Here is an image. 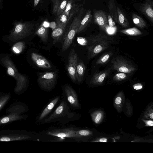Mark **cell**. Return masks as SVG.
Here are the masks:
<instances>
[{"mask_svg": "<svg viewBox=\"0 0 153 153\" xmlns=\"http://www.w3.org/2000/svg\"><path fill=\"white\" fill-rule=\"evenodd\" d=\"M59 97L58 96L51 101L44 109L39 117V120H41L47 116L52 110L58 102Z\"/></svg>", "mask_w": 153, "mask_h": 153, "instance_id": "obj_18", "label": "cell"}, {"mask_svg": "<svg viewBox=\"0 0 153 153\" xmlns=\"http://www.w3.org/2000/svg\"><path fill=\"white\" fill-rule=\"evenodd\" d=\"M83 4L82 3L78 4L76 3L75 0H69L65 9L62 13L70 20Z\"/></svg>", "mask_w": 153, "mask_h": 153, "instance_id": "obj_12", "label": "cell"}, {"mask_svg": "<svg viewBox=\"0 0 153 153\" xmlns=\"http://www.w3.org/2000/svg\"><path fill=\"white\" fill-rule=\"evenodd\" d=\"M1 61L7 69V74L13 76L16 81V91L19 92L22 90L26 86L27 79L25 77L18 72L8 56L3 57Z\"/></svg>", "mask_w": 153, "mask_h": 153, "instance_id": "obj_4", "label": "cell"}, {"mask_svg": "<svg viewBox=\"0 0 153 153\" xmlns=\"http://www.w3.org/2000/svg\"><path fill=\"white\" fill-rule=\"evenodd\" d=\"M25 47V44L24 42H19L16 43L12 47L13 51L16 53H21Z\"/></svg>", "mask_w": 153, "mask_h": 153, "instance_id": "obj_29", "label": "cell"}, {"mask_svg": "<svg viewBox=\"0 0 153 153\" xmlns=\"http://www.w3.org/2000/svg\"><path fill=\"white\" fill-rule=\"evenodd\" d=\"M107 17L109 26L111 27H115V23L111 15H108Z\"/></svg>", "mask_w": 153, "mask_h": 153, "instance_id": "obj_36", "label": "cell"}, {"mask_svg": "<svg viewBox=\"0 0 153 153\" xmlns=\"http://www.w3.org/2000/svg\"><path fill=\"white\" fill-rule=\"evenodd\" d=\"M85 70V67L84 63L82 61L77 63L76 66V72L78 82H81L83 80Z\"/></svg>", "mask_w": 153, "mask_h": 153, "instance_id": "obj_22", "label": "cell"}, {"mask_svg": "<svg viewBox=\"0 0 153 153\" xmlns=\"http://www.w3.org/2000/svg\"><path fill=\"white\" fill-rule=\"evenodd\" d=\"M0 1H1V0H0Z\"/></svg>", "mask_w": 153, "mask_h": 153, "instance_id": "obj_46", "label": "cell"}, {"mask_svg": "<svg viewBox=\"0 0 153 153\" xmlns=\"http://www.w3.org/2000/svg\"><path fill=\"white\" fill-rule=\"evenodd\" d=\"M10 98L8 95L4 96L0 98V109L3 106Z\"/></svg>", "mask_w": 153, "mask_h": 153, "instance_id": "obj_35", "label": "cell"}, {"mask_svg": "<svg viewBox=\"0 0 153 153\" xmlns=\"http://www.w3.org/2000/svg\"><path fill=\"white\" fill-rule=\"evenodd\" d=\"M118 24L124 28L128 27L129 23L125 15L118 7H117Z\"/></svg>", "mask_w": 153, "mask_h": 153, "instance_id": "obj_20", "label": "cell"}, {"mask_svg": "<svg viewBox=\"0 0 153 153\" xmlns=\"http://www.w3.org/2000/svg\"><path fill=\"white\" fill-rule=\"evenodd\" d=\"M62 0H51L53 4V13L56 14L58 5Z\"/></svg>", "mask_w": 153, "mask_h": 153, "instance_id": "obj_34", "label": "cell"}, {"mask_svg": "<svg viewBox=\"0 0 153 153\" xmlns=\"http://www.w3.org/2000/svg\"><path fill=\"white\" fill-rule=\"evenodd\" d=\"M23 117L17 113H13L0 119V125L19 120Z\"/></svg>", "mask_w": 153, "mask_h": 153, "instance_id": "obj_24", "label": "cell"}, {"mask_svg": "<svg viewBox=\"0 0 153 153\" xmlns=\"http://www.w3.org/2000/svg\"><path fill=\"white\" fill-rule=\"evenodd\" d=\"M64 90L67 100L70 105L75 108H79V104L78 97L74 90L69 85L66 86Z\"/></svg>", "mask_w": 153, "mask_h": 153, "instance_id": "obj_11", "label": "cell"}, {"mask_svg": "<svg viewBox=\"0 0 153 153\" xmlns=\"http://www.w3.org/2000/svg\"><path fill=\"white\" fill-rule=\"evenodd\" d=\"M120 32L126 35L131 36H137L142 34V32L136 27H133L120 30Z\"/></svg>", "mask_w": 153, "mask_h": 153, "instance_id": "obj_26", "label": "cell"}, {"mask_svg": "<svg viewBox=\"0 0 153 153\" xmlns=\"http://www.w3.org/2000/svg\"><path fill=\"white\" fill-rule=\"evenodd\" d=\"M93 16L91 10H87L81 20L77 34L83 31L92 21Z\"/></svg>", "mask_w": 153, "mask_h": 153, "instance_id": "obj_15", "label": "cell"}, {"mask_svg": "<svg viewBox=\"0 0 153 153\" xmlns=\"http://www.w3.org/2000/svg\"><path fill=\"white\" fill-rule=\"evenodd\" d=\"M132 16L133 22L136 26L141 28L146 27V22L141 17L135 13H133Z\"/></svg>", "mask_w": 153, "mask_h": 153, "instance_id": "obj_25", "label": "cell"}, {"mask_svg": "<svg viewBox=\"0 0 153 153\" xmlns=\"http://www.w3.org/2000/svg\"><path fill=\"white\" fill-rule=\"evenodd\" d=\"M111 52H107L102 55L97 61L96 64L97 65H102L107 63L112 54Z\"/></svg>", "mask_w": 153, "mask_h": 153, "instance_id": "obj_28", "label": "cell"}, {"mask_svg": "<svg viewBox=\"0 0 153 153\" xmlns=\"http://www.w3.org/2000/svg\"><path fill=\"white\" fill-rule=\"evenodd\" d=\"M113 69L119 72L131 74L136 70L131 63L121 57L114 58L111 61Z\"/></svg>", "mask_w": 153, "mask_h": 153, "instance_id": "obj_6", "label": "cell"}, {"mask_svg": "<svg viewBox=\"0 0 153 153\" xmlns=\"http://www.w3.org/2000/svg\"><path fill=\"white\" fill-rule=\"evenodd\" d=\"M133 87L134 89L136 90H139L142 88L143 85L140 83H137L134 84L133 86Z\"/></svg>", "mask_w": 153, "mask_h": 153, "instance_id": "obj_37", "label": "cell"}, {"mask_svg": "<svg viewBox=\"0 0 153 153\" xmlns=\"http://www.w3.org/2000/svg\"><path fill=\"white\" fill-rule=\"evenodd\" d=\"M74 114L70 112L69 108L66 102L63 101L54 111L44 121V123H50L59 121L68 118H71Z\"/></svg>", "mask_w": 153, "mask_h": 153, "instance_id": "obj_5", "label": "cell"}, {"mask_svg": "<svg viewBox=\"0 0 153 153\" xmlns=\"http://www.w3.org/2000/svg\"><path fill=\"white\" fill-rule=\"evenodd\" d=\"M85 13L83 4L74 15V17L64 39L62 50L65 52L71 45L74 38L77 33L81 22Z\"/></svg>", "mask_w": 153, "mask_h": 153, "instance_id": "obj_2", "label": "cell"}, {"mask_svg": "<svg viewBox=\"0 0 153 153\" xmlns=\"http://www.w3.org/2000/svg\"><path fill=\"white\" fill-rule=\"evenodd\" d=\"M36 34L39 37L42 41L45 43L47 42L48 38V29L41 24L38 28Z\"/></svg>", "mask_w": 153, "mask_h": 153, "instance_id": "obj_21", "label": "cell"}, {"mask_svg": "<svg viewBox=\"0 0 153 153\" xmlns=\"http://www.w3.org/2000/svg\"><path fill=\"white\" fill-rule=\"evenodd\" d=\"M69 20L68 17L62 13L57 16L56 19V26L67 25Z\"/></svg>", "mask_w": 153, "mask_h": 153, "instance_id": "obj_27", "label": "cell"}, {"mask_svg": "<svg viewBox=\"0 0 153 153\" xmlns=\"http://www.w3.org/2000/svg\"><path fill=\"white\" fill-rule=\"evenodd\" d=\"M146 126H153V121L151 120H144Z\"/></svg>", "mask_w": 153, "mask_h": 153, "instance_id": "obj_39", "label": "cell"}, {"mask_svg": "<svg viewBox=\"0 0 153 153\" xmlns=\"http://www.w3.org/2000/svg\"><path fill=\"white\" fill-rule=\"evenodd\" d=\"M67 25L56 26L51 33L53 44L55 45L58 42L63 36Z\"/></svg>", "mask_w": 153, "mask_h": 153, "instance_id": "obj_16", "label": "cell"}, {"mask_svg": "<svg viewBox=\"0 0 153 153\" xmlns=\"http://www.w3.org/2000/svg\"><path fill=\"white\" fill-rule=\"evenodd\" d=\"M153 113H152L150 115V117L151 118L153 119Z\"/></svg>", "mask_w": 153, "mask_h": 153, "instance_id": "obj_43", "label": "cell"}, {"mask_svg": "<svg viewBox=\"0 0 153 153\" xmlns=\"http://www.w3.org/2000/svg\"><path fill=\"white\" fill-rule=\"evenodd\" d=\"M76 129L73 128L55 129L48 131L47 134L58 137V141H62L66 138L75 140L76 137Z\"/></svg>", "mask_w": 153, "mask_h": 153, "instance_id": "obj_8", "label": "cell"}, {"mask_svg": "<svg viewBox=\"0 0 153 153\" xmlns=\"http://www.w3.org/2000/svg\"><path fill=\"white\" fill-rule=\"evenodd\" d=\"M147 1H153V0H147Z\"/></svg>", "mask_w": 153, "mask_h": 153, "instance_id": "obj_44", "label": "cell"}, {"mask_svg": "<svg viewBox=\"0 0 153 153\" xmlns=\"http://www.w3.org/2000/svg\"><path fill=\"white\" fill-rule=\"evenodd\" d=\"M108 7L110 15L114 21L118 23L117 7L114 0H109L108 3Z\"/></svg>", "mask_w": 153, "mask_h": 153, "instance_id": "obj_23", "label": "cell"}, {"mask_svg": "<svg viewBox=\"0 0 153 153\" xmlns=\"http://www.w3.org/2000/svg\"><path fill=\"white\" fill-rule=\"evenodd\" d=\"M102 114L100 112L94 113L92 114V117L93 120L95 123H98L102 117Z\"/></svg>", "mask_w": 153, "mask_h": 153, "instance_id": "obj_33", "label": "cell"}, {"mask_svg": "<svg viewBox=\"0 0 153 153\" xmlns=\"http://www.w3.org/2000/svg\"><path fill=\"white\" fill-rule=\"evenodd\" d=\"M87 46L88 58L92 59L109 47L114 39L102 33L90 36Z\"/></svg>", "mask_w": 153, "mask_h": 153, "instance_id": "obj_1", "label": "cell"}, {"mask_svg": "<svg viewBox=\"0 0 153 153\" xmlns=\"http://www.w3.org/2000/svg\"><path fill=\"white\" fill-rule=\"evenodd\" d=\"M78 55L74 49H72L69 55L67 70L70 77L74 82L77 80L76 66L78 63Z\"/></svg>", "mask_w": 153, "mask_h": 153, "instance_id": "obj_9", "label": "cell"}, {"mask_svg": "<svg viewBox=\"0 0 153 153\" xmlns=\"http://www.w3.org/2000/svg\"><path fill=\"white\" fill-rule=\"evenodd\" d=\"M29 136L25 135H11L0 136V141H10L25 140L30 138Z\"/></svg>", "mask_w": 153, "mask_h": 153, "instance_id": "obj_19", "label": "cell"}, {"mask_svg": "<svg viewBox=\"0 0 153 153\" xmlns=\"http://www.w3.org/2000/svg\"><path fill=\"white\" fill-rule=\"evenodd\" d=\"M33 62L38 67L50 69L51 65L48 61L44 57L36 53H32L31 55Z\"/></svg>", "mask_w": 153, "mask_h": 153, "instance_id": "obj_13", "label": "cell"}, {"mask_svg": "<svg viewBox=\"0 0 153 153\" xmlns=\"http://www.w3.org/2000/svg\"><path fill=\"white\" fill-rule=\"evenodd\" d=\"M153 1H147L140 6V10L152 24L153 23Z\"/></svg>", "mask_w": 153, "mask_h": 153, "instance_id": "obj_14", "label": "cell"}, {"mask_svg": "<svg viewBox=\"0 0 153 153\" xmlns=\"http://www.w3.org/2000/svg\"><path fill=\"white\" fill-rule=\"evenodd\" d=\"M56 71L46 72L39 74L38 81L40 87L43 89L49 90L54 87L57 79Z\"/></svg>", "mask_w": 153, "mask_h": 153, "instance_id": "obj_7", "label": "cell"}, {"mask_svg": "<svg viewBox=\"0 0 153 153\" xmlns=\"http://www.w3.org/2000/svg\"><path fill=\"white\" fill-rule=\"evenodd\" d=\"M78 1H81V0H78Z\"/></svg>", "mask_w": 153, "mask_h": 153, "instance_id": "obj_45", "label": "cell"}, {"mask_svg": "<svg viewBox=\"0 0 153 153\" xmlns=\"http://www.w3.org/2000/svg\"><path fill=\"white\" fill-rule=\"evenodd\" d=\"M35 24L30 22H18L16 23L9 37L13 42L19 41L30 35L32 33Z\"/></svg>", "mask_w": 153, "mask_h": 153, "instance_id": "obj_3", "label": "cell"}, {"mask_svg": "<svg viewBox=\"0 0 153 153\" xmlns=\"http://www.w3.org/2000/svg\"><path fill=\"white\" fill-rule=\"evenodd\" d=\"M91 134V132L87 130H77L76 137L75 140L77 141L80 140L81 139L84 137L88 136Z\"/></svg>", "mask_w": 153, "mask_h": 153, "instance_id": "obj_30", "label": "cell"}, {"mask_svg": "<svg viewBox=\"0 0 153 153\" xmlns=\"http://www.w3.org/2000/svg\"><path fill=\"white\" fill-rule=\"evenodd\" d=\"M93 17L94 23L103 30L106 31L109 27L108 17L104 11L102 10H94Z\"/></svg>", "mask_w": 153, "mask_h": 153, "instance_id": "obj_10", "label": "cell"}, {"mask_svg": "<svg viewBox=\"0 0 153 153\" xmlns=\"http://www.w3.org/2000/svg\"><path fill=\"white\" fill-rule=\"evenodd\" d=\"M108 73V70L101 71L95 74L91 80L93 84L99 85L103 82Z\"/></svg>", "mask_w": 153, "mask_h": 153, "instance_id": "obj_17", "label": "cell"}, {"mask_svg": "<svg viewBox=\"0 0 153 153\" xmlns=\"http://www.w3.org/2000/svg\"><path fill=\"white\" fill-rule=\"evenodd\" d=\"M40 0H34V6L36 7L39 4Z\"/></svg>", "mask_w": 153, "mask_h": 153, "instance_id": "obj_40", "label": "cell"}, {"mask_svg": "<svg viewBox=\"0 0 153 153\" xmlns=\"http://www.w3.org/2000/svg\"><path fill=\"white\" fill-rule=\"evenodd\" d=\"M128 76V75L126 73L119 72L114 76L113 79L115 81H121L126 79Z\"/></svg>", "mask_w": 153, "mask_h": 153, "instance_id": "obj_32", "label": "cell"}, {"mask_svg": "<svg viewBox=\"0 0 153 153\" xmlns=\"http://www.w3.org/2000/svg\"><path fill=\"white\" fill-rule=\"evenodd\" d=\"M42 24L44 27H46L47 28L49 26V24L46 22H44Z\"/></svg>", "mask_w": 153, "mask_h": 153, "instance_id": "obj_41", "label": "cell"}, {"mask_svg": "<svg viewBox=\"0 0 153 153\" xmlns=\"http://www.w3.org/2000/svg\"><path fill=\"white\" fill-rule=\"evenodd\" d=\"M69 0H62L59 3L56 12L57 16L62 13L65 10Z\"/></svg>", "mask_w": 153, "mask_h": 153, "instance_id": "obj_31", "label": "cell"}, {"mask_svg": "<svg viewBox=\"0 0 153 153\" xmlns=\"http://www.w3.org/2000/svg\"><path fill=\"white\" fill-rule=\"evenodd\" d=\"M122 102V98L120 96H118L117 97L115 100V102L116 105H120Z\"/></svg>", "mask_w": 153, "mask_h": 153, "instance_id": "obj_38", "label": "cell"}, {"mask_svg": "<svg viewBox=\"0 0 153 153\" xmlns=\"http://www.w3.org/2000/svg\"><path fill=\"white\" fill-rule=\"evenodd\" d=\"M107 139L105 138L104 137L100 138L99 140V142H107Z\"/></svg>", "mask_w": 153, "mask_h": 153, "instance_id": "obj_42", "label": "cell"}]
</instances>
